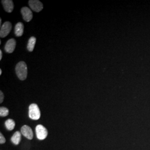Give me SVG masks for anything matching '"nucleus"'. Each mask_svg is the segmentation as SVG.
Instances as JSON below:
<instances>
[{
  "instance_id": "nucleus-4",
  "label": "nucleus",
  "mask_w": 150,
  "mask_h": 150,
  "mask_svg": "<svg viewBox=\"0 0 150 150\" xmlns=\"http://www.w3.org/2000/svg\"><path fill=\"white\" fill-rule=\"evenodd\" d=\"M12 29V25L10 22H6L1 26L0 30V36L1 38L6 37Z\"/></svg>"
},
{
  "instance_id": "nucleus-15",
  "label": "nucleus",
  "mask_w": 150,
  "mask_h": 150,
  "mask_svg": "<svg viewBox=\"0 0 150 150\" xmlns=\"http://www.w3.org/2000/svg\"><path fill=\"white\" fill-rule=\"evenodd\" d=\"M6 142V139L4 137V136H3V134H2L1 133L0 134V143L1 144H4Z\"/></svg>"
},
{
  "instance_id": "nucleus-3",
  "label": "nucleus",
  "mask_w": 150,
  "mask_h": 150,
  "mask_svg": "<svg viewBox=\"0 0 150 150\" xmlns=\"http://www.w3.org/2000/svg\"><path fill=\"white\" fill-rule=\"evenodd\" d=\"M36 132L38 139L43 140L45 139L48 134L47 129L41 125H38L36 127Z\"/></svg>"
},
{
  "instance_id": "nucleus-1",
  "label": "nucleus",
  "mask_w": 150,
  "mask_h": 150,
  "mask_svg": "<svg viewBox=\"0 0 150 150\" xmlns=\"http://www.w3.org/2000/svg\"><path fill=\"white\" fill-rule=\"evenodd\" d=\"M16 72L17 77L21 80L26 79L27 76V67L23 61L18 62L16 66Z\"/></svg>"
},
{
  "instance_id": "nucleus-7",
  "label": "nucleus",
  "mask_w": 150,
  "mask_h": 150,
  "mask_svg": "<svg viewBox=\"0 0 150 150\" xmlns=\"http://www.w3.org/2000/svg\"><path fill=\"white\" fill-rule=\"evenodd\" d=\"M16 45V41L13 38L10 39L6 43L5 47L6 51L8 53H12L15 49Z\"/></svg>"
},
{
  "instance_id": "nucleus-10",
  "label": "nucleus",
  "mask_w": 150,
  "mask_h": 150,
  "mask_svg": "<svg viewBox=\"0 0 150 150\" xmlns=\"http://www.w3.org/2000/svg\"><path fill=\"white\" fill-rule=\"evenodd\" d=\"M23 30H24L23 24L22 22L17 23L16 25L15 28V33L16 36L17 37L21 36L23 33Z\"/></svg>"
},
{
  "instance_id": "nucleus-12",
  "label": "nucleus",
  "mask_w": 150,
  "mask_h": 150,
  "mask_svg": "<svg viewBox=\"0 0 150 150\" xmlns=\"http://www.w3.org/2000/svg\"><path fill=\"white\" fill-rule=\"evenodd\" d=\"M36 42V38L35 37H31L29 39L27 44V50L30 52H32L35 48V43Z\"/></svg>"
},
{
  "instance_id": "nucleus-14",
  "label": "nucleus",
  "mask_w": 150,
  "mask_h": 150,
  "mask_svg": "<svg viewBox=\"0 0 150 150\" xmlns=\"http://www.w3.org/2000/svg\"><path fill=\"white\" fill-rule=\"evenodd\" d=\"M8 110L5 107H1L0 108V116L2 117H5L8 115Z\"/></svg>"
},
{
  "instance_id": "nucleus-6",
  "label": "nucleus",
  "mask_w": 150,
  "mask_h": 150,
  "mask_svg": "<svg viewBox=\"0 0 150 150\" xmlns=\"http://www.w3.org/2000/svg\"><path fill=\"white\" fill-rule=\"evenodd\" d=\"M21 13L23 20L26 22H30L32 20L33 15L31 10L27 7L22 8Z\"/></svg>"
},
{
  "instance_id": "nucleus-18",
  "label": "nucleus",
  "mask_w": 150,
  "mask_h": 150,
  "mask_svg": "<svg viewBox=\"0 0 150 150\" xmlns=\"http://www.w3.org/2000/svg\"><path fill=\"white\" fill-rule=\"evenodd\" d=\"M1 74H2V70L1 69L0 70V75H1Z\"/></svg>"
},
{
  "instance_id": "nucleus-13",
  "label": "nucleus",
  "mask_w": 150,
  "mask_h": 150,
  "mask_svg": "<svg viewBox=\"0 0 150 150\" xmlns=\"http://www.w3.org/2000/svg\"><path fill=\"white\" fill-rule=\"evenodd\" d=\"M5 126L7 129L11 131L15 127V122L12 119H8L5 122Z\"/></svg>"
},
{
  "instance_id": "nucleus-11",
  "label": "nucleus",
  "mask_w": 150,
  "mask_h": 150,
  "mask_svg": "<svg viewBox=\"0 0 150 150\" xmlns=\"http://www.w3.org/2000/svg\"><path fill=\"white\" fill-rule=\"evenodd\" d=\"M21 134L20 132L16 131V132L11 137V141L15 145H18L21 141Z\"/></svg>"
},
{
  "instance_id": "nucleus-17",
  "label": "nucleus",
  "mask_w": 150,
  "mask_h": 150,
  "mask_svg": "<svg viewBox=\"0 0 150 150\" xmlns=\"http://www.w3.org/2000/svg\"><path fill=\"white\" fill-rule=\"evenodd\" d=\"M2 51L0 50V60L2 59Z\"/></svg>"
},
{
  "instance_id": "nucleus-5",
  "label": "nucleus",
  "mask_w": 150,
  "mask_h": 150,
  "mask_svg": "<svg viewBox=\"0 0 150 150\" xmlns=\"http://www.w3.org/2000/svg\"><path fill=\"white\" fill-rule=\"evenodd\" d=\"M28 4L32 10L36 12H39L43 9V5L40 1L30 0L28 1Z\"/></svg>"
},
{
  "instance_id": "nucleus-16",
  "label": "nucleus",
  "mask_w": 150,
  "mask_h": 150,
  "mask_svg": "<svg viewBox=\"0 0 150 150\" xmlns=\"http://www.w3.org/2000/svg\"><path fill=\"white\" fill-rule=\"evenodd\" d=\"M4 95L3 93V92L2 91L0 92V102L2 103L4 101Z\"/></svg>"
},
{
  "instance_id": "nucleus-8",
  "label": "nucleus",
  "mask_w": 150,
  "mask_h": 150,
  "mask_svg": "<svg viewBox=\"0 0 150 150\" xmlns=\"http://www.w3.org/2000/svg\"><path fill=\"white\" fill-rule=\"evenodd\" d=\"M21 133L25 137L29 139H32L33 137L32 129L27 125L22 126L21 128Z\"/></svg>"
},
{
  "instance_id": "nucleus-9",
  "label": "nucleus",
  "mask_w": 150,
  "mask_h": 150,
  "mask_svg": "<svg viewBox=\"0 0 150 150\" xmlns=\"http://www.w3.org/2000/svg\"><path fill=\"white\" fill-rule=\"evenodd\" d=\"M2 4L4 6V9L7 12L10 13L13 10V3L12 0H3L2 1Z\"/></svg>"
},
{
  "instance_id": "nucleus-2",
  "label": "nucleus",
  "mask_w": 150,
  "mask_h": 150,
  "mask_svg": "<svg viewBox=\"0 0 150 150\" xmlns=\"http://www.w3.org/2000/svg\"><path fill=\"white\" fill-rule=\"evenodd\" d=\"M28 115L30 118L34 120H38L40 118L41 112L38 105L32 103L29 106Z\"/></svg>"
}]
</instances>
